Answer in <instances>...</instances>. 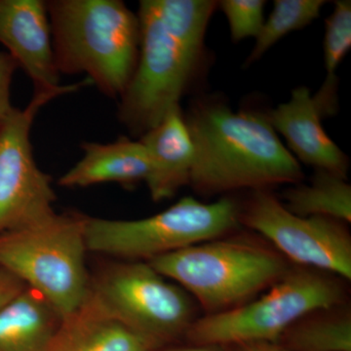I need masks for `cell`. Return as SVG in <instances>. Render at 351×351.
I'll list each match as a JSON object with an SVG mask.
<instances>
[{"label": "cell", "instance_id": "obj_1", "mask_svg": "<svg viewBox=\"0 0 351 351\" xmlns=\"http://www.w3.org/2000/svg\"><path fill=\"white\" fill-rule=\"evenodd\" d=\"M217 8L213 0L140 1L137 66L117 110L131 135L141 137L156 126L197 80L208 25Z\"/></svg>", "mask_w": 351, "mask_h": 351}, {"label": "cell", "instance_id": "obj_2", "mask_svg": "<svg viewBox=\"0 0 351 351\" xmlns=\"http://www.w3.org/2000/svg\"><path fill=\"white\" fill-rule=\"evenodd\" d=\"M184 114L193 145L189 186L198 195L269 191L304 179L301 164L283 145L267 113L235 112L223 99L205 97Z\"/></svg>", "mask_w": 351, "mask_h": 351}, {"label": "cell", "instance_id": "obj_3", "mask_svg": "<svg viewBox=\"0 0 351 351\" xmlns=\"http://www.w3.org/2000/svg\"><path fill=\"white\" fill-rule=\"evenodd\" d=\"M59 75H87L108 98L130 82L140 50V22L121 0L46 1Z\"/></svg>", "mask_w": 351, "mask_h": 351}, {"label": "cell", "instance_id": "obj_4", "mask_svg": "<svg viewBox=\"0 0 351 351\" xmlns=\"http://www.w3.org/2000/svg\"><path fill=\"white\" fill-rule=\"evenodd\" d=\"M228 235L147 263L193 295L206 315L232 311L271 287L290 265L267 245Z\"/></svg>", "mask_w": 351, "mask_h": 351}, {"label": "cell", "instance_id": "obj_5", "mask_svg": "<svg viewBox=\"0 0 351 351\" xmlns=\"http://www.w3.org/2000/svg\"><path fill=\"white\" fill-rule=\"evenodd\" d=\"M86 217L55 212L0 234V267L40 293L62 318L82 306L89 294Z\"/></svg>", "mask_w": 351, "mask_h": 351}, {"label": "cell", "instance_id": "obj_6", "mask_svg": "<svg viewBox=\"0 0 351 351\" xmlns=\"http://www.w3.org/2000/svg\"><path fill=\"white\" fill-rule=\"evenodd\" d=\"M343 280L320 270L290 267L267 294L232 311L198 317L184 337L191 345H276L306 314L346 304Z\"/></svg>", "mask_w": 351, "mask_h": 351}, {"label": "cell", "instance_id": "obj_7", "mask_svg": "<svg viewBox=\"0 0 351 351\" xmlns=\"http://www.w3.org/2000/svg\"><path fill=\"white\" fill-rule=\"evenodd\" d=\"M240 202L226 195L211 203L186 196L160 213L123 221L86 217L88 252L149 262L230 234L240 226Z\"/></svg>", "mask_w": 351, "mask_h": 351}, {"label": "cell", "instance_id": "obj_8", "mask_svg": "<svg viewBox=\"0 0 351 351\" xmlns=\"http://www.w3.org/2000/svg\"><path fill=\"white\" fill-rule=\"evenodd\" d=\"M90 291L113 317L161 348L186 336L197 319L191 295L147 262L108 265L91 278Z\"/></svg>", "mask_w": 351, "mask_h": 351}, {"label": "cell", "instance_id": "obj_9", "mask_svg": "<svg viewBox=\"0 0 351 351\" xmlns=\"http://www.w3.org/2000/svg\"><path fill=\"white\" fill-rule=\"evenodd\" d=\"M87 85L91 82L85 78L51 91L34 92L24 110L13 108L0 120V234L55 213L52 179L34 159L32 127L44 106Z\"/></svg>", "mask_w": 351, "mask_h": 351}, {"label": "cell", "instance_id": "obj_10", "mask_svg": "<svg viewBox=\"0 0 351 351\" xmlns=\"http://www.w3.org/2000/svg\"><path fill=\"white\" fill-rule=\"evenodd\" d=\"M240 225L260 233L286 260L351 279V237L346 223L293 214L269 191H252L240 202Z\"/></svg>", "mask_w": 351, "mask_h": 351}, {"label": "cell", "instance_id": "obj_11", "mask_svg": "<svg viewBox=\"0 0 351 351\" xmlns=\"http://www.w3.org/2000/svg\"><path fill=\"white\" fill-rule=\"evenodd\" d=\"M0 43L31 78L34 92L62 86L46 1L0 0Z\"/></svg>", "mask_w": 351, "mask_h": 351}, {"label": "cell", "instance_id": "obj_12", "mask_svg": "<svg viewBox=\"0 0 351 351\" xmlns=\"http://www.w3.org/2000/svg\"><path fill=\"white\" fill-rule=\"evenodd\" d=\"M267 117L299 162L348 180L350 158L325 131L322 114L308 88H295L289 101L270 110Z\"/></svg>", "mask_w": 351, "mask_h": 351}, {"label": "cell", "instance_id": "obj_13", "mask_svg": "<svg viewBox=\"0 0 351 351\" xmlns=\"http://www.w3.org/2000/svg\"><path fill=\"white\" fill-rule=\"evenodd\" d=\"M156 341L127 327L89 291L86 300L64 316L47 351H158Z\"/></svg>", "mask_w": 351, "mask_h": 351}, {"label": "cell", "instance_id": "obj_14", "mask_svg": "<svg viewBox=\"0 0 351 351\" xmlns=\"http://www.w3.org/2000/svg\"><path fill=\"white\" fill-rule=\"evenodd\" d=\"M147 152L149 173L147 184L152 199L161 202L174 197L189 184L193 145L181 106L138 138Z\"/></svg>", "mask_w": 351, "mask_h": 351}, {"label": "cell", "instance_id": "obj_15", "mask_svg": "<svg viewBox=\"0 0 351 351\" xmlns=\"http://www.w3.org/2000/svg\"><path fill=\"white\" fill-rule=\"evenodd\" d=\"M82 158L59 180L64 188H87L117 182L125 188L147 181L149 158L140 141L120 137L115 142L82 143Z\"/></svg>", "mask_w": 351, "mask_h": 351}, {"label": "cell", "instance_id": "obj_16", "mask_svg": "<svg viewBox=\"0 0 351 351\" xmlns=\"http://www.w3.org/2000/svg\"><path fill=\"white\" fill-rule=\"evenodd\" d=\"M62 319L40 293L25 287L0 307V351H47Z\"/></svg>", "mask_w": 351, "mask_h": 351}, {"label": "cell", "instance_id": "obj_17", "mask_svg": "<svg viewBox=\"0 0 351 351\" xmlns=\"http://www.w3.org/2000/svg\"><path fill=\"white\" fill-rule=\"evenodd\" d=\"M285 351H351V311L348 304L306 314L276 343Z\"/></svg>", "mask_w": 351, "mask_h": 351}, {"label": "cell", "instance_id": "obj_18", "mask_svg": "<svg viewBox=\"0 0 351 351\" xmlns=\"http://www.w3.org/2000/svg\"><path fill=\"white\" fill-rule=\"evenodd\" d=\"M283 198L284 206L298 216L351 221V186L348 180L331 173L316 171L309 184L286 189Z\"/></svg>", "mask_w": 351, "mask_h": 351}, {"label": "cell", "instance_id": "obj_19", "mask_svg": "<svg viewBox=\"0 0 351 351\" xmlns=\"http://www.w3.org/2000/svg\"><path fill=\"white\" fill-rule=\"evenodd\" d=\"M351 48V2L338 0L334 10L325 21L323 54L326 78L314 100L323 117H331L338 110L337 69Z\"/></svg>", "mask_w": 351, "mask_h": 351}, {"label": "cell", "instance_id": "obj_20", "mask_svg": "<svg viewBox=\"0 0 351 351\" xmlns=\"http://www.w3.org/2000/svg\"><path fill=\"white\" fill-rule=\"evenodd\" d=\"M325 3L324 0H276L272 12L263 23L245 66L257 62L290 32L304 29L318 19Z\"/></svg>", "mask_w": 351, "mask_h": 351}, {"label": "cell", "instance_id": "obj_21", "mask_svg": "<svg viewBox=\"0 0 351 351\" xmlns=\"http://www.w3.org/2000/svg\"><path fill=\"white\" fill-rule=\"evenodd\" d=\"M263 0H223L218 7L225 14L233 43L257 38L265 19Z\"/></svg>", "mask_w": 351, "mask_h": 351}, {"label": "cell", "instance_id": "obj_22", "mask_svg": "<svg viewBox=\"0 0 351 351\" xmlns=\"http://www.w3.org/2000/svg\"><path fill=\"white\" fill-rule=\"evenodd\" d=\"M18 68L17 62L9 53L0 51V120L14 108L11 105V84L14 73Z\"/></svg>", "mask_w": 351, "mask_h": 351}, {"label": "cell", "instance_id": "obj_23", "mask_svg": "<svg viewBox=\"0 0 351 351\" xmlns=\"http://www.w3.org/2000/svg\"><path fill=\"white\" fill-rule=\"evenodd\" d=\"M25 287L22 281L0 267V307L17 297Z\"/></svg>", "mask_w": 351, "mask_h": 351}, {"label": "cell", "instance_id": "obj_24", "mask_svg": "<svg viewBox=\"0 0 351 351\" xmlns=\"http://www.w3.org/2000/svg\"><path fill=\"white\" fill-rule=\"evenodd\" d=\"M166 351H240V348L234 346L191 345Z\"/></svg>", "mask_w": 351, "mask_h": 351}, {"label": "cell", "instance_id": "obj_25", "mask_svg": "<svg viewBox=\"0 0 351 351\" xmlns=\"http://www.w3.org/2000/svg\"><path fill=\"white\" fill-rule=\"evenodd\" d=\"M240 351H285L274 343H257L239 346Z\"/></svg>", "mask_w": 351, "mask_h": 351}]
</instances>
